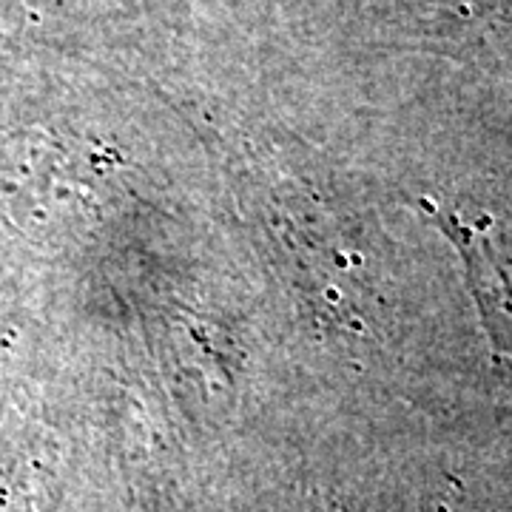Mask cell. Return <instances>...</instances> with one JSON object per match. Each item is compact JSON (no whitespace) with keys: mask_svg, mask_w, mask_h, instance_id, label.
<instances>
[{"mask_svg":"<svg viewBox=\"0 0 512 512\" xmlns=\"http://www.w3.org/2000/svg\"><path fill=\"white\" fill-rule=\"evenodd\" d=\"M447 231L456 239L458 251L467 259L470 282L481 302V313L487 319V328L493 336L495 359L504 367V376L512 387V271L504 259H498L495 251L476 237V231L450 222Z\"/></svg>","mask_w":512,"mask_h":512,"instance_id":"cell-1","label":"cell"}]
</instances>
